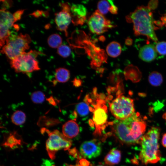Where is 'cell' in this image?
Masks as SVG:
<instances>
[{
  "label": "cell",
  "mask_w": 166,
  "mask_h": 166,
  "mask_svg": "<svg viewBox=\"0 0 166 166\" xmlns=\"http://www.w3.org/2000/svg\"><path fill=\"white\" fill-rule=\"evenodd\" d=\"M111 125L113 134L121 143L127 145L140 143L146 127L145 121L138 113L124 120L116 119Z\"/></svg>",
  "instance_id": "6da1fadb"
},
{
  "label": "cell",
  "mask_w": 166,
  "mask_h": 166,
  "mask_svg": "<svg viewBox=\"0 0 166 166\" xmlns=\"http://www.w3.org/2000/svg\"><path fill=\"white\" fill-rule=\"evenodd\" d=\"M126 19L128 22L133 23L135 35L145 36L148 39L157 42L155 31L158 28L155 26L152 13L147 6H138L127 16Z\"/></svg>",
  "instance_id": "7a4b0ae2"
},
{
  "label": "cell",
  "mask_w": 166,
  "mask_h": 166,
  "mask_svg": "<svg viewBox=\"0 0 166 166\" xmlns=\"http://www.w3.org/2000/svg\"><path fill=\"white\" fill-rule=\"evenodd\" d=\"M160 134L159 128H151L142 137L140 144L141 149L139 159L143 164H155L160 160L159 141Z\"/></svg>",
  "instance_id": "3957f363"
},
{
  "label": "cell",
  "mask_w": 166,
  "mask_h": 166,
  "mask_svg": "<svg viewBox=\"0 0 166 166\" xmlns=\"http://www.w3.org/2000/svg\"><path fill=\"white\" fill-rule=\"evenodd\" d=\"M31 39L29 35L22 33L10 34L6 40L1 52L11 60L19 56L30 48Z\"/></svg>",
  "instance_id": "277c9868"
},
{
  "label": "cell",
  "mask_w": 166,
  "mask_h": 166,
  "mask_svg": "<svg viewBox=\"0 0 166 166\" xmlns=\"http://www.w3.org/2000/svg\"><path fill=\"white\" fill-rule=\"evenodd\" d=\"M41 53L35 50L25 52L14 59L10 60L12 68L17 73L29 74L40 69L36 58Z\"/></svg>",
  "instance_id": "5b68a950"
},
{
  "label": "cell",
  "mask_w": 166,
  "mask_h": 166,
  "mask_svg": "<svg viewBox=\"0 0 166 166\" xmlns=\"http://www.w3.org/2000/svg\"><path fill=\"white\" fill-rule=\"evenodd\" d=\"M109 104L111 113L117 120L126 119L135 113L133 100L122 94H119Z\"/></svg>",
  "instance_id": "8992f818"
},
{
  "label": "cell",
  "mask_w": 166,
  "mask_h": 166,
  "mask_svg": "<svg viewBox=\"0 0 166 166\" xmlns=\"http://www.w3.org/2000/svg\"><path fill=\"white\" fill-rule=\"evenodd\" d=\"M48 134V138L46 143V147L50 158L53 160L55 158L56 153L59 150L69 149L72 145L71 140L57 130L50 131L44 128Z\"/></svg>",
  "instance_id": "52a82bcc"
},
{
  "label": "cell",
  "mask_w": 166,
  "mask_h": 166,
  "mask_svg": "<svg viewBox=\"0 0 166 166\" xmlns=\"http://www.w3.org/2000/svg\"><path fill=\"white\" fill-rule=\"evenodd\" d=\"M89 29L93 33L100 34L114 27L111 21L107 19L98 10L89 18L88 22Z\"/></svg>",
  "instance_id": "ba28073f"
},
{
  "label": "cell",
  "mask_w": 166,
  "mask_h": 166,
  "mask_svg": "<svg viewBox=\"0 0 166 166\" xmlns=\"http://www.w3.org/2000/svg\"><path fill=\"white\" fill-rule=\"evenodd\" d=\"M97 101V104L93 105L94 109H92L93 112L92 121L96 127L94 132L96 135L101 134L102 130L106 127L108 119L107 108L104 101L101 100Z\"/></svg>",
  "instance_id": "9c48e42d"
},
{
  "label": "cell",
  "mask_w": 166,
  "mask_h": 166,
  "mask_svg": "<svg viewBox=\"0 0 166 166\" xmlns=\"http://www.w3.org/2000/svg\"><path fill=\"white\" fill-rule=\"evenodd\" d=\"M0 14V45L1 48L11 34L10 29L16 21L13 14L6 9H1Z\"/></svg>",
  "instance_id": "30bf717a"
},
{
  "label": "cell",
  "mask_w": 166,
  "mask_h": 166,
  "mask_svg": "<svg viewBox=\"0 0 166 166\" xmlns=\"http://www.w3.org/2000/svg\"><path fill=\"white\" fill-rule=\"evenodd\" d=\"M60 5L62 10L55 14V22L57 29L64 32L66 36H67V29L72 20L70 7L66 3H61Z\"/></svg>",
  "instance_id": "8fae6325"
},
{
  "label": "cell",
  "mask_w": 166,
  "mask_h": 166,
  "mask_svg": "<svg viewBox=\"0 0 166 166\" xmlns=\"http://www.w3.org/2000/svg\"><path fill=\"white\" fill-rule=\"evenodd\" d=\"M101 142L96 139L83 142L80 147V152L84 157L89 159L96 158L101 154Z\"/></svg>",
  "instance_id": "7c38bea8"
},
{
  "label": "cell",
  "mask_w": 166,
  "mask_h": 166,
  "mask_svg": "<svg viewBox=\"0 0 166 166\" xmlns=\"http://www.w3.org/2000/svg\"><path fill=\"white\" fill-rule=\"evenodd\" d=\"M72 21L76 25H83L86 20L87 10L86 8L80 4H74L70 7Z\"/></svg>",
  "instance_id": "4fadbf2b"
},
{
  "label": "cell",
  "mask_w": 166,
  "mask_h": 166,
  "mask_svg": "<svg viewBox=\"0 0 166 166\" xmlns=\"http://www.w3.org/2000/svg\"><path fill=\"white\" fill-rule=\"evenodd\" d=\"M139 56L144 61L147 62L152 61L157 56L155 47L152 44L144 45L140 50Z\"/></svg>",
  "instance_id": "5bb4252c"
},
{
  "label": "cell",
  "mask_w": 166,
  "mask_h": 166,
  "mask_svg": "<svg viewBox=\"0 0 166 166\" xmlns=\"http://www.w3.org/2000/svg\"><path fill=\"white\" fill-rule=\"evenodd\" d=\"M79 132L78 125L74 120L68 121L63 125L62 127L63 134L69 139L76 137L78 134Z\"/></svg>",
  "instance_id": "9a60e30c"
},
{
  "label": "cell",
  "mask_w": 166,
  "mask_h": 166,
  "mask_svg": "<svg viewBox=\"0 0 166 166\" xmlns=\"http://www.w3.org/2000/svg\"><path fill=\"white\" fill-rule=\"evenodd\" d=\"M121 158V151L116 148L111 149L104 158L105 164L109 166H113L118 164Z\"/></svg>",
  "instance_id": "2e32d148"
},
{
  "label": "cell",
  "mask_w": 166,
  "mask_h": 166,
  "mask_svg": "<svg viewBox=\"0 0 166 166\" xmlns=\"http://www.w3.org/2000/svg\"><path fill=\"white\" fill-rule=\"evenodd\" d=\"M70 77L69 71L64 68L60 67L55 70V77L57 82L65 83L67 81Z\"/></svg>",
  "instance_id": "e0dca14e"
},
{
  "label": "cell",
  "mask_w": 166,
  "mask_h": 166,
  "mask_svg": "<svg viewBox=\"0 0 166 166\" xmlns=\"http://www.w3.org/2000/svg\"><path fill=\"white\" fill-rule=\"evenodd\" d=\"M106 51L109 56L116 57L120 54L121 52V47L118 42L113 41L110 43L107 46Z\"/></svg>",
  "instance_id": "ac0fdd59"
},
{
  "label": "cell",
  "mask_w": 166,
  "mask_h": 166,
  "mask_svg": "<svg viewBox=\"0 0 166 166\" xmlns=\"http://www.w3.org/2000/svg\"><path fill=\"white\" fill-rule=\"evenodd\" d=\"M26 116L24 112L21 110H17L13 113L11 117L12 122L17 125L23 124L25 122Z\"/></svg>",
  "instance_id": "d6986e66"
},
{
  "label": "cell",
  "mask_w": 166,
  "mask_h": 166,
  "mask_svg": "<svg viewBox=\"0 0 166 166\" xmlns=\"http://www.w3.org/2000/svg\"><path fill=\"white\" fill-rule=\"evenodd\" d=\"M62 39L61 36L57 34L50 35L48 38L47 43L49 46L53 48H58L61 45Z\"/></svg>",
  "instance_id": "ffe728a7"
},
{
  "label": "cell",
  "mask_w": 166,
  "mask_h": 166,
  "mask_svg": "<svg viewBox=\"0 0 166 166\" xmlns=\"http://www.w3.org/2000/svg\"><path fill=\"white\" fill-rule=\"evenodd\" d=\"M148 81L152 85L155 86H159L162 82V76L159 72L154 71L151 73L149 75Z\"/></svg>",
  "instance_id": "44dd1931"
},
{
  "label": "cell",
  "mask_w": 166,
  "mask_h": 166,
  "mask_svg": "<svg viewBox=\"0 0 166 166\" xmlns=\"http://www.w3.org/2000/svg\"><path fill=\"white\" fill-rule=\"evenodd\" d=\"M113 3L111 0H101L97 4L98 10L102 14H107L110 11L111 5Z\"/></svg>",
  "instance_id": "7402d4cb"
},
{
  "label": "cell",
  "mask_w": 166,
  "mask_h": 166,
  "mask_svg": "<svg viewBox=\"0 0 166 166\" xmlns=\"http://www.w3.org/2000/svg\"><path fill=\"white\" fill-rule=\"evenodd\" d=\"M76 109L80 115L83 116L88 114L90 111V107L86 102H81L77 105Z\"/></svg>",
  "instance_id": "603a6c76"
},
{
  "label": "cell",
  "mask_w": 166,
  "mask_h": 166,
  "mask_svg": "<svg viewBox=\"0 0 166 166\" xmlns=\"http://www.w3.org/2000/svg\"><path fill=\"white\" fill-rule=\"evenodd\" d=\"M32 101L35 104H40L43 103L45 100V96L41 91H38L33 92L31 95Z\"/></svg>",
  "instance_id": "cb8c5ba5"
},
{
  "label": "cell",
  "mask_w": 166,
  "mask_h": 166,
  "mask_svg": "<svg viewBox=\"0 0 166 166\" xmlns=\"http://www.w3.org/2000/svg\"><path fill=\"white\" fill-rule=\"evenodd\" d=\"M57 53L63 57H67L71 54V49L67 45H61L57 48Z\"/></svg>",
  "instance_id": "d4e9b609"
},
{
  "label": "cell",
  "mask_w": 166,
  "mask_h": 166,
  "mask_svg": "<svg viewBox=\"0 0 166 166\" xmlns=\"http://www.w3.org/2000/svg\"><path fill=\"white\" fill-rule=\"evenodd\" d=\"M155 49L158 53L162 55L166 54V42H158L156 45Z\"/></svg>",
  "instance_id": "484cf974"
},
{
  "label": "cell",
  "mask_w": 166,
  "mask_h": 166,
  "mask_svg": "<svg viewBox=\"0 0 166 166\" xmlns=\"http://www.w3.org/2000/svg\"><path fill=\"white\" fill-rule=\"evenodd\" d=\"M158 2L157 0H151L148 2V8L150 10H154L157 7Z\"/></svg>",
  "instance_id": "4316f807"
},
{
  "label": "cell",
  "mask_w": 166,
  "mask_h": 166,
  "mask_svg": "<svg viewBox=\"0 0 166 166\" xmlns=\"http://www.w3.org/2000/svg\"><path fill=\"white\" fill-rule=\"evenodd\" d=\"M24 10H19L13 14L14 18L16 22L20 20Z\"/></svg>",
  "instance_id": "83f0119b"
},
{
  "label": "cell",
  "mask_w": 166,
  "mask_h": 166,
  "mask_svg": "<svg viewBox=\"0 0 166 166\" xmlns=\"http://www.w3.org/2000/svg\"><path fill=\"white\" fill-rule=\"evenodd\" d=\"M117 11L118 8L113 2L111 5L109 12L112 14H116L117 13Z\"/></svg>",
  "instance_id": "f1b7e54d"
},
{
  "label": "cell",
  "mask_w": 166,
  "mask_h": 166,
  "mask_svg": "<svg viewBox=\"0 0 166 166\" xmlns=\"http://www.w3.org/2000/svg\"><path fill=\"white\" fill-rule=\"evenodd\" d=\"M42 166H54L52 163L48 160H44Z\"/></svg>",
  "instance_id": "f546056e"
},
{
  "label": "cell",
  "mask_w": 166,
  "mask_h": 166,
  "mask_svg": "<svg viewBox=\"0 0 166 166\" xmlns=\"http://www.w3.org/2000/svg\"><path fill=\"white\" fill-rule=\"evenodd\" d=\"M161 143L164 147L166 148V133L163 135L161 140Z\"/></svg>",
  "instance_id": "4dcf8cb0"
},
{
  "label": "cell",
  "mask_w": 166,
  "mask_h": 166,
  "mask_svg": "<svg viewBox=\"0 0 166 166\" xmlns=\"http://www.w3.org/2000/svg\"><path fill=\"white\" fill-rule=\"evenodd\" d=\"M132 40L129 38H128L125 40V44L127 45H130L132 44Z\"/></svg>",
  "instance_id": "1f68e13d"
},
{
  "label": "cell",
  "mask_w": 166,
  "mask_h": 166,
  "mask_svg": "<svg viewBox=\"0 0 166 166\" xmlns=\"http://www.w3.org/2000/svg\"><path fill=\"white\" fill-rule=\"evenodd\" d=\"M161 20L163 25L166 26V16L162 17L161 18Z\"/></svg>",
  "instance_id": "d6a6232c"
},
{
  "label": "cell",
  "mask_w": 166,
  "mask_h": 166,
  "mask_svg": "<svg viewBox=\"0 0 166 166\" xmlns=\"http://www.w3.org/2000/svg\"><path fill=\"white\" fill-rule=\"evenodd\" d=\"M163 118L165 121L166 122V112L163 114Z\"/></svg>",
  "instance_id": "836d02e7"
},
{
  "label": "cell",
  "mask_w": 166,
  "mask_h": 166,
  "mask_svg": "<svg viewBox=\"0 0 166 166\" xmlns=\"http://www.w3.org/2000/svg\"><path fill=\"white\" fill-rule=\"evenodd\" d=\"M96 166H106L105 165H104L103 164H99L97 165Z\"/></svg>",
  "instance_id": "e575fe53"
},
{
  "label": "cell",
  "mask_w": 166,
  "mask_h": 166,
  "mask_svg": "<svg viewBox=\"0 0 166 166\" xmlns=\"http://www.w3.org/2000/svg\"><path fill=\"white\" fill-rule=\"evenodd\" d=\"M69 166H77V165H75V166H74V165H69Z\"/></svg>",
  "instance_id": "d590c367"
}]
</instances>
